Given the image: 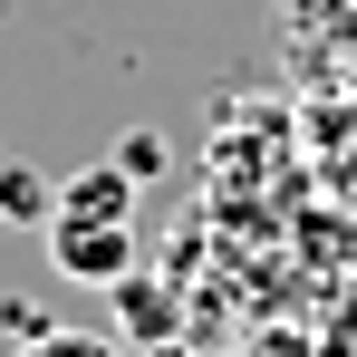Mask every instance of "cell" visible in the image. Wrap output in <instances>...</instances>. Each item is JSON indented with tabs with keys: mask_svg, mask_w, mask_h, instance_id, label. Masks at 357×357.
Instances as JSON below:
<instances>
[{
	"mask_svg": "<svg viewBox=\"0 0 357 357\" xmlns=\"http://www.w3.org/2000/svg\"><path fill=\"white\" fill-rule=\"evenodd\" d=\"M49 261H59L68 280H126L135 232H126V222H77V213H49Z\"/></svg>",
	"mask_w": 357,
	"mask_h": 357,
	"instance_id": "6da1fadb",
	"label": "cell"
},
{
	"mask_svg": "<svg viewBox=\"0 0 357 357\" xmlns=\"http://www.w3.org/2000/svg\"><path fill=\"white\" fill-rule=\"evenodd\" d=\"M59 213H77V222H126V213H135V183H126L116 165H87V174L59 183Z\"/></svg>",
	"mask_w": 357,
	"mask_h": 357,
	"instance_id": "7a4b0ae2",
	"label": "cell"
},
{
	"mask_svg": "<svg viewBox=\"0 0 357 357\" xmlns=\"http://www.w3.org/2000/svg\"><path fill=\"white\" fill-rule=\"evenodd\" d=\"M0 213H10V222H49V213H59V183L29 174V165H0Z\"/></svg>",
	"mask_w": 357,
	"mask_h": 357,
	"instance_id": "3957f363",
	"label": "cell"
},
{
	"mask_svg": "<svg viewBox=\"0 0 357 357\" xmlns=\"http://www.w3.org/2000/svg\"><path fill=\"white\" fill-rule=\"evenodd\" d=\"M20 357H116V338H97V328H39Z\"/></svg>",
	"mask_w": 357,
	"mask_h": 357,
	"instance_id": "277c9868",
	"label": "cell"
}]
</instances>
